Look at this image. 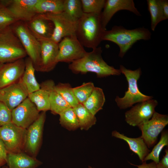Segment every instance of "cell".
<instances>
[{"instance_id":"cell-3","label":"cell","mask_w":168,"mask_h":168,"mask_svg":"<svg viewBox=\"0 0 168 168\" xmlns=\"http://www.w3.org/2000/svg\"><path fill=\"white\" fill-rule=\"evenodd\" d=\"M151 33L147 29L140 27L129 30L121 26H114L109 30H105L102 40L112 42L119 47V56L123 58L133 45L138 41L151 39Z\"/></svg>"},{"instance_id":"cell-39","label":"cell","mask_w":168,"mask_h":168,"mask_svg":"<svg viewBox=\"0 0 168 168\" xmlns=\"http://www.w3.org/2000/svg\"><path fill=\"white\" fill-rule=\"evenodd\" d=\"M165 154L162 159L157 164V168H168V149L166 147Z\"/></svg>"},{"instance_id":"cell-16","label":"cell","mask_w":168,"mask_h":168,"mask_svg":"<svg viewBox=\"0 0 168 168\" xmlns=\"http://www.w3.org/2000/svg\"><path fill=\"white\" fill-rule=\"evenodd\" d=\"M38 40V39H37ZM41 46L40 62L37 71L48 72L52 70L58 63V43L50 39L38 40Z\"/></svg>"},{"instance_id":"cell-29","label":"cell","mask_w":168,"mask_h":168,"mask_svg":"<svg viewBox=\"0 0 168 168\" xmlns=\"http://www.w3.org/2000/svg\"><path fill=\"white\" fill-rule=\"evenodd\" d=\"M147 2L151 17V29L154 31L157 24L165 19L158 0H147Z\"/></svg>"},{"instance_id":"cell-33","label":"cell","mask_w":168,"mask_h":168,"mask_svg":"<svg viewBox=\"0 0 168 168\" xmlns=\"http://www.w3.org/2000/svg\"><path fill=\"white\" fill-rule=\"evenodd\" d=\"M95 86L91 82L83 83L82 85L73 88L75 96L80 104H82L91 95Z\"/></svg>"},{"instance_id":"cell-40","label":"cell","mask_w":168,"mask_h":168,"mask_svg":"<svg viewBox=\"0 0 168 168\" xmlns=\"http://www.w3.org/2000/svg\"><path fill=\"white\" fill-rule=\"evenodd\" d=\"M138 168H157V164L153 161L149 163H147L146 161H144L140 165L136 166ZM89 168H95L89 166Z\"/></svg>"},{"instance_id":"cell-32","label":"cell","mask_w":168,"mask_h":168,"mask_svg":"<svg viewBox=\"0 0 168 168\" xmlns=\"http://www.w3.org/2000/svg\"><path fill=\"white\" fill-rule=\"evenodd\" d=\"M168 145V132L167 130L163 131L161 133L160 139L154 147L151 152L147 154L144 159L143 162L152 160L156 164L159 161V156L164 147Z\"/></svg>"},{"instance_id":"cell-10","label":"cell","mask_w":168,"mask_h":168,"mask_svg":"<svg viewBox=\"0 0 168 168\" xmlns=\"http://www.w3.org/2000/svg\"><path fill=\"white\" fill-rule=\"evenodd\" d=\"M168 124V115L155 111L149 120L138 127L142 132L141 137L148 148L156 143L159 134Z\"/></svg>"},{"instance_id":"cell-42","label":"cell","mask_w":168,"mask_h":168,"mask_svg":"<svg viewBox=\"0 0 168 168\" xmlns=\"http://www.w3.org/2000/svg\"><path fill=\"white\" fill-rule=\"evenodd\" d=\"M1 32H0V33Z\"/></svg>"},{"instance_id":"cell-13","label":"cell","mask_w":168,"mask_h":168,"mask_svg":"<svg viewBox=\"0 0 168 168\" xmlns=\"http://www.w3.org/2000/svg\"><path fill=\"white\" fill-rule=\"evenodd\" d=\"M45 118L46 112L42 111L26 129L24 148L30 156L34 157L41 145Z\"/></svg>"},{"instance_id":"cell-34","label":"cell","mask_w":168,"mask_h":168,"mask_svg":"<svg viewBox=\"0 0 168 168\" xmlns=\"http://www.w3.org/2000/svg\"><path fill=\"white\" fill-rule=\"evenodd\" d=\"M18 21L7 8L0 2V32Z\"/></svg>"},{"instance_id":"cell-38","label":"cell","mask_w":168,"mask_h":168,"mask_svg":"<svg viewBox=\"0 0 168 168\" xmlns=\"http://www.w3.org/2000/svg\"><path fill=\"white\" fill-rule=\"evenodd\" d=\"M165 20L168 19V1L158 0Z\"/></svg>"},{"instance_id":"cell-41","label":"cell","mask_w":168,"mask_h":168,"mask_svg":"<svg viewBox=\"0 0 168 168\" xmlns=\"http://www.w3.org/2000/svg\"><path fill=\"white\" fill-rule=\"evenodd\" d=\"M0 168H8L7 167V166H2V167H0Z\"/></svg>"},{"instance_id":"cell-26","label":"cell","mask_w":168,"mask_h":168,"mask_svg":"<svg viewBox=\"0 0 168 168\" xmlns=\"http://www.w3.org/2000/svg\"><path fill=\"white\" fill-rule=\"evenodd\" d=\"M63 0H38L35 6L37 14L63 12Z\"/></svg>"},{"instance_id":"cell-1","label":"cell","mask_w":168,"mask_h":168,"mask_svg":"<svg viewBox=\"0 0 168 168\" xmlns=\"http://www.w3.org/2000/svg\"><path fill=\"white\" fill-rule=\"evenodd\" d=\"M102 53L100 47L92 49L82 58L71 63L68 68L76 74L94 72L99 78L120 75L121 73L120 70L108 65L103 60Z\"/></svg>"},{"instance_id":"cell-9","label":"cell","mask_w":168,"mask_h":168,"mask_svg":"<svg viewBox=\"0 0 168 168\" xmlns=\"http://www.w3.org/2000/svg\"><path fill=\"white\" fill-rule=\"evenodd\" d=\"M57 63H72L83 57L87 52L75 35L64 37L58 43Z\"/></svg>"},{"instance_id":"cell-5","label":"cell","mask_w":168,"mask_h":168,"mask_svg":"<svg viewBox=\"0 0 168 168\" xmlns=\"http://www.w3.org/2000/svg\"><path fill=\"white\" fill-rule=\"evenodd\" d=\"M27 55L20 40L9 27L0 33V63L12 62Z\"/></svg>"},{"instance_id":"cell-21","label":"cell","mask_w":168,"mask_h":168,"mask_svg":"<svg viewBox=\"0 0 168 168\" xmlns=\"http://www.w3.org/2000/svg\"><path fill=\"white\" fill-rule=\"evenodd\" d=\"M42 163L35 157L21 152L7 153L8 168H36Z\"/></svg>"},{"instance_id":"cell-28","label":"cell","mask_w":168,"mask_h":168,"mask_svg":"<svg viewBox=\"0 0 168 168\" xmlns=\"http://www.w3.org/2000/svg\"><path fill=\"white\" fill-rule=\"evenodd\" d=\"M60 123L69 130H74L79 128L77 115L74 108L70 107L59 114Z\"/></svg>"},{"instance_id":"cell-22","label":"cell","mask_w":168,"mask_h":168,"mask_svg":"<svg viewBox=\"0 0 168 168\" xmlns=\"http://www.w3.org/2000/svg\"><path fill=\"white\" fill-rule=\"evenodd\" d=\"M112 135L126 141L128 145L130 150L138 155L142 162L150 152V150L141 136L135 138H129L115 130L112 132Z\"/></svg>"},{"instance_id":"cell-20","label":"cell","mask_w":168,"mask_h":168,"mask_svg":"<svg viewBox=\"0 0 168 168\" xmlns=\"http://www.w3.org/2000/svg\"><path fill=\"white\" fill-rule=\"evenodd\" d=\"M55 86L54 82L51 80L44 81L40 85L49 92L50 110L54 114H59L71 107L55 90Z\"/></svg>"},{"instance_id":"cell-18","label":"cell","mask_w":168,"mask_h":168,"mask_svg":"<svg viewBox=\"0 0 168 168\" xmlns=\"http://www.w3.org/2000/svg\"><path fill=\"white\" fill-rule=\"evenodd\" d=\"M25 60L20 59L8 63H0V89L19 80L24 72Z\"/></svg>"},{"instance_id":"cell-15","label":"cell","mask_w":168,"mask_h":168,"mask_svg":"<svg viewBox=\"0 0 168 168\" xmlns=\"http://www.w3.org/2000/svg\"><path fill=\"white\" fill-rule=\"evenodd\" d=\"M38 0H0L18 21L28 22L37 14L35 6Z\"/></svg>"},{"instance_id":"cell-23","label":"cell","mask_w":168,"mask_h":168,"mask_svg":"<svg viewBox=\"0 0 168 168\" xmlns=\"http://www.w3.org/2000/svg\"><path fill=\"white\" fill-rule=\"evenodd\" d=\"M25 60V69L21 78L29 94L40 89V86L35 77V69L32 61L29 57Z\"/></svg>"},{"instance_id":"cell-31","label":"cell","mask_w":168,"mask_h":168,"mask_svg":"<svg viewBox=\"0 0 168 168\" xmlns=\"http://www.w3.org/2000/svg\"><path fill=\"white\" fill-rule=\"evenodd\" d=\"M55 88L72 107L74 108L79 104L74 95L73 88L69 83H59L55 85Z\"/></svg>"},{"instance_id":"cell-8","label":"cell","mask_w":168,"mask_h":168,"mask_svg":"<svg viewBox=\"0 0 168 168\" xmlns=\"http://www.w3.org/2000/svg\"><path fill=\"white\" fill-rule=\"evenodd\" d=\"M26 131L12 122L0 127V140L8 153L21 152L24 147Z\"/></svg>"},{"instance_id":"cell-19","label":"cell","mask_w":168,"mask_h":168,"mask_svg":"<svg viewBox=\"0 0 168 168\" xmlns=\"http://www.w3.org/2000/svg\"><path fill=\"white\" fill-rule=\"evenodd\" d=\"M29 29L38 39H50L53 33L54 25L50 20L37 14L26 24Z\"/></svg>"},{"instance_id":"cell-7","label":"cell","mask_w":168,"mask_h":168,"mask_svg":"<svg viewBox=\"0 0 168 168\" xmlns=\"http://www.w3.org/2000/svg\"><path fill=\"white\" fill-rule=\"evenodd\" d=\"M39 15L53 23L54 29L50 39L54 42L58 43L64 37L75 35L77 21L64 12Z\"/></svg>"},{"instance_id":"cell-17","label":"cell","mask_w":168,"mask_h":168,"mask_svg":"<svg viewBox=\"0 0 168 168\" xmlns=\"http://www.w3.org/2000/svg\"><path fill=\"white\" fill-rule=\"evenodd\" d=\"M103 9L100 17L102 26L105 30L114 15L119 11L127 10L137 16L141 15L133 0H105Z\"/></svg>"},{"instance_id":"cell-24","label":"cell","mask_w":168,"mask_h":168,"mask_svg":"<svg viewBox=\"0 0 168 168\" xmlns=\"http://www.w3.org/2000/svg\"><path fill=\"white\" fill-rule=\"evenodd\" d=\"M105 100L103 90L100 87H95L91 95L82 104L92 114L95 115L102 109Z\"/></svg>"},{"instance_id":"cell-25","label":"cell","mask_w":168,"mask_h":168,"mask_svg":"<svg viewBox=\"0 0 168 168\" xmlns=\"http://www.w3.org/2000/svg\"><path fill=\"white\" fill-rule=\"evenodd\" d=\"M28 97L39 111L50 110L49 92L44 87L40 86V89L29 94Z\"/></svg>"},{"instance_id":"cell-14","label":"cell","mask_w":168,"mask_h":168,"mask_svg":"<svg viewBox=\"0 0 168 168\" xmlns=\"http://www.w3.org/2000/svg\"><path fill=\"white\" fill-rule=\"evenodd\" d=\"M28 95L21 78L16 82L0 89V101L12 111L27 98Z\"/></svg>"},{"instance_id":"cell-36","label":"cell","mask_w":168,"mask_h":168,"mask_svg":"<svg viewBox=\"0 0 168 168\" xmlns=\"http://www.w3.org/2000/svg\"><path fill=\"white\" fill-rule=\"evenodd\" d=\"M12 121V110L0 101V127L11 122Z\"/></svg>"},{"instance_id":"cell-4","label":"cell","mask_w":168,"mask_h":168,"mask_svg":"<svg viewBox=\"0 0 168 168\" xmlns=\"http://www.w3.org/2000/svg\"><path fill=\"white\" fill-rule=\"evenodd\" d=\"M119 69L121 73L125 76L128 84V90L125 92L124 96L121 98L117 96L115 99L120 109H125L132 106L135 104L153 99L152 96L146 95L139 90L138 81L142 73L140 68L132 70L120 65Z\"/></svg>"},{"instance_id":"cell-12","label":"cell","mask_w":168,"mask_h":168,"mask_svg":"<svg viewBox=\"0 0 168 168\" xmlns=\"http://www.w3.org/2000/svg\"><path fill=\"white\" fill-rule=\"evenodd\" d=\"M39 111L35 105L27 98L12 111V122L27 129L38 118Z\"/></svg>"},{"instance_id":"cell-2","label":"cell","mask_w":168,"mask_h":168,"mask_svg":"<svg viewBox=\"0 0 168 168\" xmlns=\"http://www.w3.org/2000/svg\"><path fill=\"white\" fill-rule=\"evenodd\" d=\"M100 14L84 13L77 22L75 35L84 47L92 49L102 41L105 30L102 26Z\"/></svg>"},{"instance_id":"cell-37","label":"cell","mask_w":168,"mask_h":168,"mask_svg":"<svg viewBox=\"0 0 168 168\" xmlns=\"http://www.w3.org/2000/svg\"><path fill=\"white\" fill-rule=\"evenodd\" d=\"M7 153L4 144L0 140V167L7 164Z\"/></svg>"},{"instance_id":"cell-27","label":"cell","mask_w":168,"mask_h":168,"mask_svg":"<svg viewBox=\"0 0 168 168\" xmlns=\"http://www.w3.org/2000/svg\"><path fill=\"white\" fill-rule=\"evenodd\" d=\"M74 109L78 119L79 128L81 129L87 130L95 125L96 119L81 104L79 103Z\"/></svg>"},{"instance_id":"cell-35","label":"cell","mask_w":168,"mask_h":168,"mask_svg":"<svg viewBox=\"0 0 168 168\" xmlns=\"http://www.w3.org/2000/svg\"><path fill=\"white\" fill-rule=\"evenodd\" d=\"M83 11L85 13L100 14L105 0H81Z\"/></svg>"},{"instance_id":"cell-30","label":"cell","mask_w":168,"mask_h":168,"mask_svg":"<svg viewBox=\"0 0 168 168\" xmlns=\"http://www.w3.org/2000/svg\"><path fill=\"white\" fill-rule=\"evenodd\" d=\"M63 12L77 21L84 14L81 0H63Z\"/></svg>"},{"instance_id":"cell-11","label":"cell","mask_w":168,"mask_h":168,"mask_svg":"<svg viewBox=\"0 0 168 168\" xmlns=\"http://www.w3.org/2000/svg\"><path fill=\"white\" fill-rule=\"evenodd\" d=\"M158 104L153 99L138 103L125 112V121L131 126L138 127L152 118Z\"/></svg>"},{"instance_id":"cell-6","label":"cell","mask_w":168,"mask_h":168,"mask_svg":"<svg viewBox=\"0 0 168 168\" xmlns=\"http://www.w3.org/2000/svg\"><path fill=\"white\" fill-rule=\"evenodd\" d=\"M15 24L12 29L37 70L40 62V42L31 32L26 24L18 21Z\"/></svg>"}]
</instances>
